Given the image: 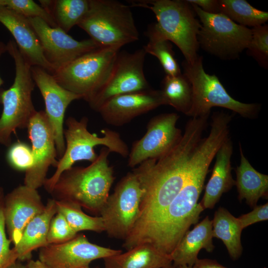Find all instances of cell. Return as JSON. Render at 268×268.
<instances>
[{
    "mask_svg": "<svg viewBox=\"0 0 268 268\" xmlns=\"http://www.w3.org/2000/svg\"><path fill=\"white\" fill-rule=\"evenodd\" d=\"M208 116L192 118L179 142L158 159L146 160L133 170L143 194L139 215L123 247L141 244L182 188L192 156L207 126Z\"/></svg>",
    "mask_w": 268,
    "mask_h": 268,
    "instance_id": "6da1fadb",
    "label": "cell"
},
{
    "mask_svg": "<svg viewBox=\"0 0 268 268\" xmlns=\"http://www.w3.org/2000/svg\"><path fill=\"white\" fill-rule=\"evenodd\" d=\"M227 137L224 129L211 126L208 135L201 138L191 158L182 188L141 244H150L170 255L190 226L197 223L204 210L198 201L209 165Z\"/></svg>",
    "mask_w": 268,
    "mask_h": 268,
    "instance_id": "7a4b0ae2",
    "label": "cell"
},
{
    "mask_svg": "<svg viewBox=\"0 0 268 268\" xmlns=\"http://www.w3.org/2000/svg\"><path fill=\"white\" fill-rule=\"evenodd\" d=\"M110 152L103 147L89 166H72L63 172L50 193L53 199L71 201L89 212L100 214L115 180L108 160Z\"/></svg>",
    "mask_w": 268,
    "mask_h": 268,
    "instance_id": "3957f363",
    "label": "cell"
},
{
    "mask_svg": "<svg viewBox=\"0 0 268 268\" xmlns=\"http://www.w3.org/2000/svg\"><path fill=\"white\" fill-rule=\"evenodd\" d=\"M6 51L13 59L15 67L12 85L7 89L0 90V103L3 106L0 117V144L8 147L11 144L12 134L18 129L27 128L37 111L32 100L35 83L31 66L14 41L8 42Z\"/></svg>",
    "mask_w": 268,
    "mask_h": 268,
    "instance_id": "277c9868",
    "label": "cell"
},
{
    "mask_svg": "<svg viewBox=\"0 0 268 268\" xmlns=\"http://www.w3.org/2000/svg\"><path fill=\"white\" fill-rule=\"evenodd\" d=\"M131 6L147 8L154 14L157 22L153 25L165 38L180 50L185 61L193 63L199 55L198 34L200 20L191 5L182 0H131Z\"/></svg>",
    "mask_w": 268,
    "mask_h": 268,
    "instance_id": "5b68a950",
    "label": "cell"
},
{
    "mask_svg": "<svg viewBox=\"0 0 268 268\" xmlns=\"http://www.w3.org/2000/svg\"><path fill=\"white\" fill-rule=\"evenodd\" d=\"M88 119L83 117L79 120L69 117L66 121L67 129L64 136L66 148L64 154L58 160L56 170L53 175L47 178L44 184L45 190L50 194L60 175L72 167L76 162L87 160L91 163L97 158L95 147L104 145L111 152L124 158L128 157L129 149L119 134L108 128L101 130L103 136L99 137L90 133L87 129Z\"/></svg>",
    "mask_w": 268,
    "mask_h": 268,
    "instance_id": "8992f818",
    "label": "cell"
},
{
    "mask_svg": "<svg viewBox=\"0 0 268 268\" xmlns=\"http://www.w3.org/2000/svg\"><path fill=\"white\" fill-rule=\"evenodd\" d=\"M77 26L101 47L121 48L139 39L131 7L116 0H89Z\"/></svg>",
    "mask_w": 268,
    "mask_h": 268,
    "instance_id": "52a82bcc",
    "label": "cell"
},
{
    "mask_svg": "<svg viewBox=\"0 0 268 268\" xmlns=\"http://www.w3.org/2000/svg\"><path fill=\"white\" fill-rule=\"evenodd\" d=\"M121 47H99L51 73L66 89L88 102L108 78Z\"/></svg>",
    "mask_w": 268,
    "mask_h": 268,
    "instance_id": "ba28073f",
    "label": "cell"
},
{
    "mask_svg": "<svg viewBox=\"0 0 268 268\" xmlns=\"http://www.w3.org/2000/svg\"><path fill=\"white\" fill-rule=\"evenodd\" d=\"M183 74L191 84L193 91L191 108L187 116L192 118L209 116L213 107L224 108L242 117L253 119L258 114L260 106L244 103L232 97L215 74L205 72L202 57L198 56L193 63L182 62Z\"/></svg>",
    "mask_w": 268,
    "mask_h": 268,
    "instance_id": "9c48e42d",
    "label": "cell"
},
{
    "mask_svg": "<svg viewBox=\"0 0 268 268\" xmlns=\"http://www.w3.org/2000/svg\"><path fill=\"white\" fill-rule=\"evenodd\" d=\"M191 5L201 24L197 37L199 47L225 60L238 58L247 48L251 29L237 24L222 13H209Z\"/></svg>",
    "mask_w": 268,
    "mask_h": 268,
    "instance_id": "30bf717a",
    "label": "cell"
},
{
    "mask_svg": "<svg viewBox=\"0 0 268 268\" xmlns=\"http://www.w3.org/2000/svg\"><path fill=\"white\" fill-rule=\"evenodd\" d=\"M143 194L140 181L134 170L118 182L100 213L109 237L124 240L127 237L139 216Z\"/></svg>",
    "mask_w": 268,
    "mask_h": 268,
    "instance_id": "8fae6325",
    "label": "cell"
},
{
    "mask_svg": "<svg viewBox=\"0 0 268 268\" xmlns=\"http://www.w3.org/2000/svg\"><path fill=\"white\" fill-rule=\"evenodd\" d=\"M146 55L143 48L133 53L119 52L108 78L87 102L90 108L97 112L114 97L151 89L143 71Z\"/></svg>",
    "mask_w": 268,
    "mask_h": 268,
    "instance_id": "7c38bea8",
    "label": "cell"
},
{
    "mask_svg": "<svg viewBox=\"0 0 268 268\" xmlns=\"http://www.w3.org/2000/svg\"><path fill=\"white\" fill-rule=\"evenodd\" d=\"M179 119L175 113L161 114L152 118L144 135L132 144L128 166L134 168L146 160L158 159L173 148L183 135L176 127Z\"/></svg>",
    "mask_w": 268,
    "mask_h": 268,
    "instance_id": "4fadbf2b",
    "label": "cell"
},
{
    "mask_svg": "<svg viewBox=\"0 0 268 268\" xmlns=\"http://www.w3.org/2000/svg\"><path fill=\"white\" fill-rule=\"evenodd\" d=\"M28 19L40 41L44 56L54 71L101 47L90 38L76 40L61 28L51 27L40 18Z\"/></svg>",
    "mask_w": 268,
    "mask_h": 268,
    "instance_id": "5bb4252c",
    "label": "cell"
},
{
    "mask_svg": "<svg viewBox=\"0 0 268 268\" xmlns=\"http://www.w3.org/2000/svg\"><path fill=\"white\" fill-rule=\"evenodd\" d=\"M31 142L33 166L25 171L24 185L37 190L44 185L51 166L56 167L58 160L54 136L44 111L35 113L27 128Z\"/></svg>",
    "mask_w": 268,
    "mask_h": 268,
    "instance_id": "9a60e30c",
    "label": "cell"
},
{
    "mask_svg": "<svg viewBox=\"0 0 268 268\" xmlns=\"http://www.w3.org/2000/svg\"><path fill=\"white\" fill-rule=\"evenodd\" d=\"M31 71L35 85L44 101L45 112L54 136L58 157L60 159L66 148L64 136L65 112L73 101L82 97L61 86L53 75L44 68L31 66Z\"/></svg>",
    "mask_w": 268,
    "mask_h": 268,
    "instance_id": "2e32d148",
    "label": "cell"
},
{
    "mask_svg": "<svg viewBox=\"0 0 268 268\" xmlns=\"http://www.w3.org/2000/svg\"><path fill=\"white\" fill-rule=\"evenodd\" d=\"M122 252L92 243L84 235L77 234L66 242L41 248L39 260L50 268H84L93 261Z\"/></svg>",
    "mask_w": 268,
    "mask_h": 268,
    "instance_id": "e0dca14e",
    "label": "cell"
},
{
    "mask_svg": "<svg viewBox=\"0 0 268 268\" xmlns=\"http://www.w3.org/2000/svg\"><path fill=\"white\" fill-rule=\"evenodd\" d=\"M164 105L160 90L149 89L114 97L104 103L97 112L107 124L120 127Z\"/></svg>",
    "mask_w": 268,
    "mask_h": 268,
    "instance_id": "ac0fdd59",
    "label": "cell"
},
{
    "mask_svg": "<svg viewBox=\"0 0 268 268\" xmlns=\"http://www.w3.org/2000/svg\"><path fill=\"white\" fill-rule=\"evenodd\" d=\"M45 208L37 190L20 185L5 195L4 216L9 239L14 246L19 242L24 229Z\"/></svg>",
    "mask_w": 268,
    "mask_h": 268,
    "instance_id": "d6986e66",
    "label": "cell"
},
{
    "mask_svg": "<svg viewBox=\"0 0 268 268\" xmlns=\"http://www.w3.org/2000/svg\"><path fill=\"white\" fill-rule=\"evenodd\" d=\"M0 22L12 34L19 50L31 66L53 72L54 69L45 59L40 41L28 18L0 5Z\"/></svg>",
    "mask_w": 268,
    "mask_h": 268,
    "instance_id": "ffe728a7",
    "label": "cell"
},
{
    "mask_svg": "<svg viewBox=\"0 0 268 268\" xmlns=\"http://www.w3.org/2000/svg\"><path fill=\"white\" fill-rule=\"evenodd\" d=\"M233 144L229 137L216 153L215 162L211 176L206 186L204 194L200 202L203 209L214 207L222 194L235 185L231 171V158Z\"/></svg>",
    "mask_w": 268,
    "mask_h": 268,
    "instance_id": "44dd1931",
    "label": "cell"
},
{
    "mask_svg": "<svg viewBox=\"0 0 268 268\" xmlns=\"http://www.w3.org/2000/svg\"><path fill=\"white\" fill-rule=\"evenodd\" d=\"M213 238L212 221L207 216L192 230L187 231L170 254L174 267H193L201 249L208 252L213 250Z\"/></svg>",
    "mask_w": 268,
    "mask_h": 268,
    "instance_id": "7402d4cb",
    "label": "cell"
},
{
    "mask_svg": "<svg viewBox=\"0 0 268 268\" xmlns=\"http://www.w3.org/2000/svg\"><path fill=\"white\" fill-rule=\"evenodd\" d=\"M57 212L55 200L49 199L43 211L27 224L19 242L12 248L17 260H29L33 251L48 245L47 238L50 224Z\"/></svg>",
    "mask_w": 268,
    "mask_h": 268,
    "instance_id": "603a6c76",
    "label": "cell"
},
{
    "mask_svg": "<svg viewBox=\"0 0 268 268\" xmlns=\"http://www.w3.org/2000/svg\"><path fill=\"white\" fill-rule=\"evenodd\" d=\"M104 268H163L172 264L170 255L149 243L104 259Z\"/></svg>",
    "mask_w": 268,
    "mask_h": 268,
    "instance_id": "cb8c5ba5",
    "label": "cell"
},
{
    "mask_svg": "<svg viewBox=\"0 0 268 268\" xmlns=\"http://www.w3.org/2000/svg\"><path fill=\"white\" fill-rule=\"evenodd\" d=\"M240 164L236 170L237 187L240 201L245 200L246 203L252 208L257 206L260 198H268V176L257 171L244 155L239 143Z\"/></svg>",
    "mask_w": 268,
    "mask_h": 268,
    "instance_id": "d4e9b609",
    "label": "cell"
},
{
    "mask_svg": "<svg viewBox=\"0 0 268 268\" xmlns=\"http://www.w3.org/2000/svg\"><path fill=\"white\" fill-rule=\"evenodd\" d=\"M212 221L213 237L222 241L231 259H238L243 252L241 235L243 230L238 218L226 208L219 207Z\"/></svg>",
    "mask_w": 268,
    "mask_h": 268,
    "instance_id": "484cf974",
    "label": "cell"
},
{
    "mask_svg": "<svg viewBox=\"0 0 268 268\" xmlns=\"http://www.w3.org/2000/svg\"><path fill=\"white\" fill-rule=\"evenodd\" d=\"M51 15L57 26L67 33L87 13L89 0H39Z\"/></svg>",
    "mask_w": 268,
    "mask_h": 268,
    "instance_id": "4316f807",
    "label": "cell"
},
{
    "mask_svg": "<svg viewBox=\"0 0 268 268\" xmlns=\"http://www.w3.org/2000/svg\"><path fill=\"white\" fill-rule=\"evenodd\" d=\"M160 91L165 105L188 115L192 106L193 91L191 83L183 73L166 75Z\"/></svg>",
    "mask_w": 268,
    "mask_h": 268,
    "instance_id": "83f0119b",
    "label": "cell"
},
{
    "mask_svg": "<svg viewBox=\"0 0 268 268\" xmlns=\"http://www.w3.org/2000/svg\"><path fill=\"white\" fill-rule=\"evenodd\" d=\"M219 13L238 24L254 27L265 24L268 12L258 9L245 0H219Z\"/></svg>",
    "mask_w": 268,
    "mask_h": 268,
    "instance_id": "f1b7e54d",
    "label": "cell"
},
{
    "mask_svg": "<svg viewBox=\"0 0 268 268\" xmlns=\"http://www.w3.org/2000/svg\"><path fill=\"white\" fill-rule=\"evenodd\" d=\"M146 34L148 42L143 49L146 54H150L158 60L166 75L175 76L181 74V69L175 58L171 42L161 35L153 25L149 27Z\"/></svg>",
    "mask_w": 268,
    "mask_h": 268,
    "instance_id": "f546056e",
    "label": "cell"
},
{
    "mask_svg": "<svg viewBox=\"0 0 268 268\" xmlns=\"http://www.w3.org/2000/svg\"><path fill=\"white\" fill-rule=\"evenodd\" d=\"M55 201L57 212L64 216L76 233L81 231L98 233L105 231L103 220L100 216L88 215L83 211L79 205L71 201L57 200Z\"/></svg>",
    "mask_w": 268,
    "mask_h": 268,
    "instance_id": "4dcf8cb0",
    "label": "cell"
},
{
    "mask_svg": "<svg viewBox=\"0 0 268 268\" xmlns=\"http://www.w3.org/2000/svg\"><path fill=\"white\" fill-rule=\"evenodd\" d=\"M4 5L27 18H39L52 27H58L51 15L41 5L32 0H1Z\"/></svg>",
    "mask_w": 268,
    "mask_h": 268,
    "instance_id": "1f68e13d",
    "label": "cell"
},
{
    "mask_svg": "<svg viewBox=\"0 0 268 268\" xmlns=\"http://www.w3.org/2000/svg\"><path fill=\"white\" fill-rule=\"evenodd\" d=\"M252 36L246 49L248 54L266 68L268 66V26L263 24L251 29Z\"/></svg>",
    "mask_w": 268,
    "mask_h": 268,
    "instance_id": "d6a6232c",
    "label": "cell"
},
{
    "mask_svg": "<svg viewBox=\"0 0 268 268\" xmlns=\"http://www.w3.org/2000/svg\"><path fill=\"white\" fill-rule=\"evenodd\" d=\"M6 153L9 165L17 171L30 169L33 165L34 158L31 147L25 142L17 141L11 143Z\"/></svg>",
    "mask_w": 268,
    "mask_h": 268,
    "instance_id": "836d02e7",
    "label": "cell"
},
{
    "mask_svg": "<svg viewBox=\"0 0 268 268\" xmlns=\"http://www.w3.org/2000/svg\"><path fill=\"white\" fill-rule=\"evenodd\" d=\"M77 234L70 227L64 216L57 212L50 224L47 243L48 245L62 244L73 239Z\"/></svg>",
    "mask_w": 268,
    "mask_h": 268,
    "instance_id": "e575fe53",
    "label": "cell"
},
{
    "mask_svg": "<svg viewBox=\"0 0 268 268\" xmlns=\"http://www.w3.org/2000/svg\"><path fill=\"white\" fill-rule=\"evenodd\" d=\"M4 194L0 187V268H5L17 261V259L12 248L10 240L6 236L4 216Z\"/></svg>",
    "mask_w": 268,
    "mask_h": 268,
    "instance_id": "d590c367",
    "label": "cell"
},
{
    "mask_svg": "<svg viewBox=\"0 0 268 268\" xmlns=\"http://www.w3.org/2000/svg\"><path fill=\"white\" fill-rule=\"evenodd\" d=\"M251 212L242 215L238 219L242 228L257 222L268 219V203L256 206Z\"/></svg>",
    "mask_w": 268,
    "mask_h": 268,
    "instance_id": "8d00e7d4",
    "label": "cell"
},
{
    "mask_svg": "<svg viewBox=\"0 0 268 268\" xmlns=\"http://www.w3.org/2000/svg\"><path fill=\"white\" fill-rule=\"evenodd\" d=\"M190 4L195 5L202 11L209 13H219L218 0H186Z\"/></svg>",
    "mask_w": 268,
    "mask_h": 268,
    "instance_id": "74e56055",
    "label": "cell"
},
{
    "mask_svg": "<svg viewBox=\"0 0 268 268\" xmlns=\"http://www.w3.org/2000/svg\"><path fill=\"white\" fill-rule=\"evenodd\" d=\"M193 268H227L218 263L216 260L209 259H198Z\"/></svg>",
    "mask_w": 268,
    "mask_h": 268,
    "instance_id": "f35d334b",
    "label": "cell"
},
{
    "mask_svg": "<svg viewBox=\"0 0 268 268\" xmlns=\"http://www.w3.org/2000/svg\"><path fill=\"white\" fill-rule=\"evenodd\" d=\"M26 266L27 268H50L39 260H30Z\"/></svg>",
    "mask_w": 268,
    "mask_h": 268,
    "instance_id": "ab89813d",
    "label": "cell"
},
{
    "mask_svg": "<svg viewBox=\"0 0 268 268\" xmlns=\"http://www.w3.org/2000/svg\"><path fill=\"white\" fill-rule=\"evenodd\" d=\"M5 51H6V45H4L2 42H0V57ZM3 83V81L0 76V86Z\"/></svg>",
    "mask_w": 268,
    "mask_h": 268,
    "instance_id": "60d3db41",
    "label": "cell"
},
{
    "mask_svg": "<svg viewBox=\"0 0 268 268\" xmlns=\"http://www.w3.org/2000/svg\"><path fill=\"white\" fill-rule=\"evenodd\" d=\"M5 268H27L26 265H24L16 261L10 264Z\"/></svg>",
    "mask_w": 268,
    "mask_h": 268,
    "instance_id": "b9f144b4",
    "label": "cell"
},
{
    "mask_svg": "<svg viewBox=\"0 0 268 268\" xmlns=\"http://www.w3.org/2000/svg\"><path fill=\"white\" fill-rule=\"evenodd\" d=\"M175 268H193V267H189L186 265H183V266H179L177 267H175Z\"/></svg>",
    "mask_w": 268,
    "mask_h": 268,
    "instance_id": "7bdbcfd3",
    "label": "cell"
},
{
    "mask_svg": "<svg viewBox=\"0 0 268 268\" xmlns=\"http://www.w3.org/2000/svg\"><path fill=\"white\" fill-rule=\"evenodd\" d=\"M163 268H175V267H174V266L172 264H170V265H169Z\"/></svg>",
    "mask_w": 268,
    "mask_h": 268,
    "instance_id": "ee69618b",
    "label": "cell"
},
{
    "mask_svg": "<svg viewBox=\"0 0 268 268\" xmlns=\"http://www.w3.org/2000/svg\"><path fill=\"white\" fill-rule=\"evenodd\" d=\"M90 268L89 266V267H85V268Z\"/></svg>",
    "mask_w": 268,
    "mask_h": 268,
    "instance_id": "f6af8a7d",
    "label": "cell"
}]
</instances>
